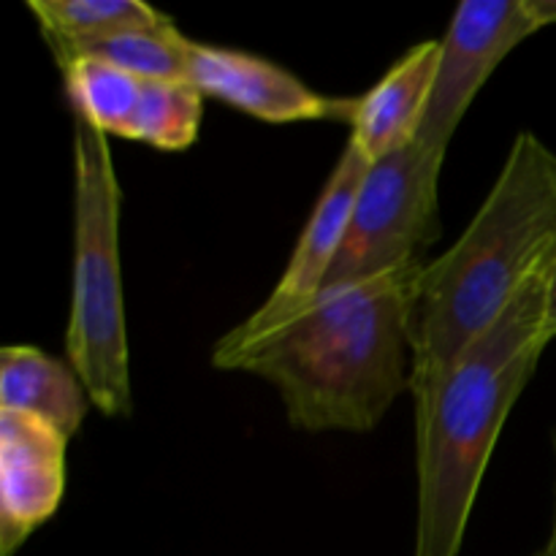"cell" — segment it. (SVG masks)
Returning <instances> with one entry per match:
<instances>
[{
    "mask_svg": "<svg viewBox=\"0 0 556 556\" xmlns=\"http://www.w3.org/2000/svg\"><path fill=\"white\" fill-rule=\"evenodd\" d=\"M421 271L424 264H407L320 293L280 318L242 320L217 340L212 364L266 380L299 432H372L410 391Z\"/></svg>",
    "mask_w": 556,
    "mask_h": 556,
    "instance_id": "cell-1",
    "label": "cell"
},
{
    "mask_svg": "<svg viewBox=\"0 0 556 556\" xmlns=\"http://www.w3.org/2000/svg\"><path fill=\"white\" fill-rule=\"evenodd\" d=\"M556 255V152L521 130L481 210L424 264L413 309V407L481 340Z\"/></svg>",
    "mask_w": 556,
    "mask_h": 556,
    "instance_id": "cell-2",
    "label": "cell"
},
{
    "mask_svg": "<svg viewBox=\"0 0 556 556\" xmlns=\"http://www.w3.org/2000/svg\"><path fill=\"white\" fill-rule=\"evenodd\" d=\"M552 264L456 358L427 402L413 407L418 476L413 556L462 554L500 432L552 345L546 329Z\"/></svg>",
    "mask_w": 556,
    "mask_h": 556,
    "instance_id": "cell-3",
    "label": "cell"
},
{
    "mask_svg": "<svg viewBox=\"0 0 556 556\" xmlns=\"http://www.w3.org/2000/svg\"><path fill=\"white\" fill-rule=\"evenodd\" d=\"M119 190L109 136L74 117V291L65 358L106 418L134 413L119 275Z\"/></svg>",
    "mask_w": 556,
    "mask_h": 556,
    "instance_id": "cell-4",
    "label": "cell"
},
{
    "mask_svg": "<svg viewBox=\"0 0 556 556\" xmlns=\"http://www.w3.org/2000/svg\"><path fill=\"white\" fill-rule=\"evenodd\" d=\"M443 161L445 155L413 141L369 166L342 248L320 293L369 280L407 264H424V253L443 233Z\"/></svg>",
    "mask_w": 556,
    "mask_h": 556,
    "instance_id": "cell-5",
    "label": "cell"
},
{
    "mask_svg": "<svg viewBox=\"0 0 556 556\" xmlns=\"http://www.w3.org/2000/svg\"><path fill=\"white\" fill-rule=\"evenodd\" d=\"M543 30L535 0H465L440 38L438 74L416 141L445 155L467 109L519 43Z\"/></svg>",
    "mask_w": 556,
    "mask_h": 556,
    "instance_id": "cell-6",
    "label": "cell"
},
{
    "mask_svg": "<svg viewBox=\"0 0 556 556\" xmlns=\"http://www.w3.org/2000/svg\"><path fill=\"white\" fill-rule=\"evenodd\" d=\"M68 438L20 410H0V556H14L60 510Z\"/></svg>",
    "mask_w": 556,
    "mask_h": 556,
    "instance_id": "cell-7",
    "label": "cell"
},
{
    "mask_svg": "<svg viewBox=\"0 0 556 556\" xmlns=\"http://www.w3.org/2000/svg\"><path fill=\"white\" fill-rule=\"evenodd\" d=\"M188 81L204 98L275 125L307 119L348 123L353 103V98L342 101L313 90L291 71L258 54L201 41H190Z\"/></svg>",
    "mask_w": 556,
    "mask_h": 556,
    "instance_id": "cell-8",
    "label": "cell"
},
{
    "mask_svg": "<svg viewBox=\"0 0 556 556\" xmlns=\"http://www.w3.org/2000/svg\"><path fill=\"white\" fill-rule=\"evenodd\" d=\"M369 166H372V161L364 155L362 147L348 139L334 172L329 174V182L320 190V199L309 215L307 226L299 233V242L293 248L286 271L277 280L271 296L250 315V320L264 324V320L280 318V315L313 302L324 291V282L342 248V239H345L348 223H351L353 206H356L358 190L367 179Z\"/></svg>",
    "mask_w": 556,
    "mask_h": 556,
    "instance_id": "cell-9",
    "label": "cell"
},
{
    "mask_svg": "<svg viewBox=\"0 0 556 556\" xmlns=\"http://www.w3.org/2000/svg\"><path fill=\"white\" fill-rule=\"evenodd\" d=\"M440 41H421L407 49L375 87L362 98H353L348 125L351 141H356L369 161L391 155L413 144L427 114L438 74Z\"/></svg>",
    "mask_w": 556,
    "mask_h": 556,
    "instance_id": "cell-10",
    "label": "cell"
},
{
    "mask_svg": "<svg viewBox=\"0 0 556 556\" xmlns=\"http://www.w3.org/2000/svg\"><path fill=\"white\" fill-rule=\"evenodd\" d=\"M90 405V394L68 362L36 345H5L0 351V410L30 413L71 440Z\"/></svg>",
    "mask_w": 556,
    "mask_h": 556,
    "instance_id": "cell-11",
    "label": "cell"
},
{
    "mask_svg": "<svg viewBox=\"0 0 556 556\" xmlns=\"http://www.w3.org/2000/svg\"><path fill=\"white\" fill-rule=\"evenodd\" d=\"M193 38L174 22L147 30H119L76 41H47L58 65L96 60L152 81H188V49Z\"/></svg>",
    "mask_w": 556,
    "mask_h": 556,
    "instance_id": "cell-12",
    "label": "cell"
},
{
    "mask_svg": "<svg viewBox=\"0 0 556 556\" xmlns=\"http://www.w3.org/2000/svg\"><path fill=\"white\" fill-rule=\"evenodd\" d=\"M60 71L74 117L90 123L103 136H119V139L134 136L136 114L150 79H139L96 60H74L60 65Z\"/></svg>",
    "mask_w": 556,
    "mask_h": 556,
    "instance_id": "cell-13",
    "label": "cell"
},
{
    "mask_svg": "<svg viewBox=\"0 0 556 556\" xmlns=\"http://www.w3.org/2000/svg\"><path fill=\"white\" fill-rule=\"evenodd\" d=\"M43 41H76L119 30H147L174 22L144 0H30Z\"/></svg>",
    "mask_w": 556,
    "mask_h": 556,
    "instance_id": "cell-14",
    "label": "cell"
},
{
    "mask_svg": "<svg viewBox=\"0 0 556 556\" xmlns=\"http://www.w3.org/2000/svg\"><path fill=\"white\" fill-rule=\"evenodd\" d=\"M204 96L190 81H147L130 139L161 152H182L199 141Z\"/></svg>",
    "mask_w": 556,
    "mask_h": 556,
    "instance_id": "cell-15",
    "label": "cell"
},
{
    "mask_svg": "<svg viewBox=\"0 0 556 556\" xmlns=\"http://www.w3.org/2000/svg\"><path fill=\"white\" fill-rule=\"evenodd\" d=\"M546 329L548 337H556V258L552 264V275H548V288H546Z\"/></svg>",
    "mask_w": 556,
    "mask_h": 556,
    "instance_id": "cell-16",
    "label": "cell"
},
{
    "mask_svg": "<svg viewBox=\"0 0 556 556\" xmlns=\"http://www.w3.org/2000/svg\"><path fill=\"white\" fill-rule=\"evenodd\" d=\"M552 448H554V516H552V532H548V541L543 548H548V552L556 554V432L552 434Z\"/></svg>",
    "mask_w": 556,
    "mask_h": 556,
    "instance_id": "cell-17",
    "label": "cell"
},
{
    "mask_svg": "<svg viewBox=\"0 0 556 556\" xmlns=\"http://www.w3.org/2000/svg\"><path fill=\"white\" fill-rule=\"evenodd\" d=\"M535 11L541 16L543 27L556 25V0H535Z\"/></svg>",
    "mask_w": 556,
    "mask_h": 556,
    "instance_id": "cell-18",
    "label": "cell"
},
{
    "mask_svg": "<svg viewBox=\"0 0 556 556\" xmlns=\"http://www.w3.org/2000/svg\"><path fill=\"white\" fill-rule=\"evenodd\" d=\"M535 556H556V554H552V552H548V548H541V552H538Z\"/></svg>",
    "mask_w": 556,
    "mask_h": 556,
    "instance_id": "cell-19",
    "label": "cell"
}]
</instances>
